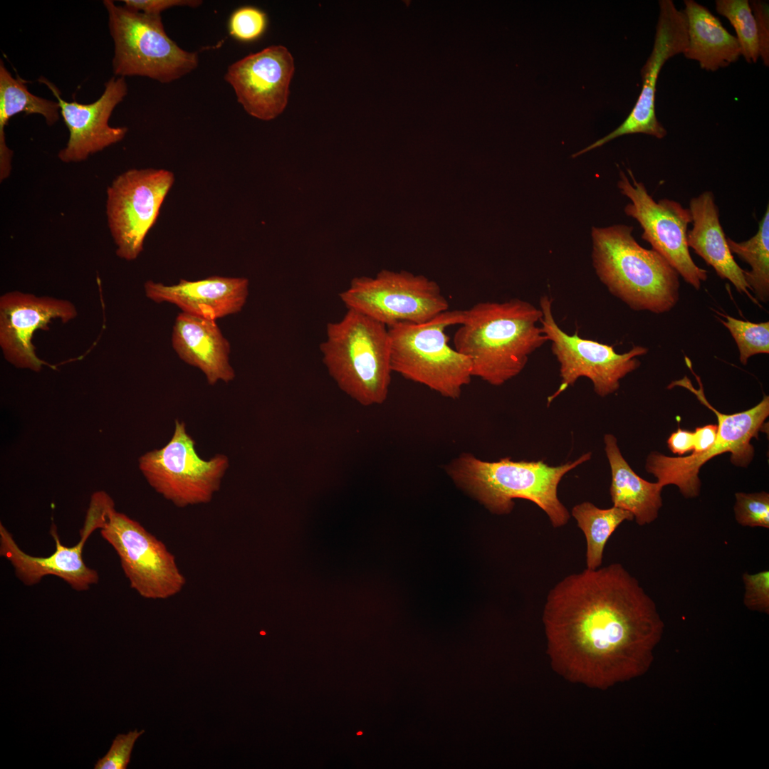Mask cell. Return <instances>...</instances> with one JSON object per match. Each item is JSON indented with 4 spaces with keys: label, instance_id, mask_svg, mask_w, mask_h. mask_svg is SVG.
I'll list each match as a JSON object with an SVG mask.
<instances>
[{
    "label": "cell",
    "instance_id": "cell-1",
    "mask_svg": "<svg viewBox=\"0 0 769 769\" xmlns=\"http://www.w3.org/2000/svg\"><path fill=\"white\" fill-rule=\"evenodd\" d=\"M543 622L553 669L600 689L644 674L664 629L654 600L617 563L562 579Z\"/></svg>",
    "mask_w": 769,
    "mask_h": 769
},
{
    "label": "cell",
    "instance_id": "cell-2",
    "mask_svg": "<svg viewBox=\"0 0 769 769\" xmlns=\"http://www.w3.org/2000/svg\"><path fill=\"white\" fill-rule=\"evenodd\" d=\"M542 313L528 301H483L464 310L454 348L468 357L473 377L500 386L518 375L529 357L548 340Z\"/></svg>",
    "mask_w": 769,
    "mask_h": 769
},
{
    "label": "cell",
    "instance_id": "cell-3",
    "mask_svg": "<svg viewBox=\"0 0 769 769\" xmlns=\"http://www.w3.org/2000/svg\"><path fill=\"white\" fill-rule=\"evenodd\" d=\"M591 458L582 454L573 461L557 466L543 461H513L506 457L496 461H482L463 454L447 467L448 474L489 511L506 514L514 506L513 499L532 501L548 516L554 528L564 526L570 513L558 496L563 477Z\"/></svg>",
    "mask_w": 769,
    "mask_h": 769
},
{
    "label": "cell",
    "instance_id": "cell-4",
    "mask_svg": "<svg viewBox=\"0 0 769 769\" xmlns=\"http://www.w3.org/2000/svg\"><path fill=\"white\" fill-rule=\"evenodd\" d=\"M633 227H592V260L601 282L634 310L661 314L679 300V275L656 251L641 246Z\"/></svg>",
    "mask_w": 769,
    "mask_h": 769
},
{
    "label": "cell",
    "instance_id": "cell-5",
    "mask_svg": "<svg viewBox=\"0 0 769 769\" xmlns=\"http://www.w3.org/2000/svg\"><path fill=\"white\" fill-rule=\"evenodd\" d=\"M322 359L338 387L362 406L382 404L391 382L390 339L383 323L354 309L329 323Z\"/></svg>",
    "mask_w": 769,
    "mask_h": 769
},
{
    "label": "cell",
    "instance_id": "cell-6",
    "mask_svg": "<svg viewBox=\"0 0 769 769\" xmlns=\"http://www.w3.org/2000/svg\"><path fill=\"white\" fill-rule=\"evenodd\" d=\"M464 310H446L422 324L388 327L392 372L441 396L458 399L472 376L469 358L449 345L446 329L461 325Z\"/></svg>",
    "mask_w": 769,
    "mask_h": 769
},
{
    "label": "cell",
    "instance_id": "cell-7",
    "mask_svg": "<svg viewBox=\"0 0 769 769\" xmlns=\"http://www.w3.org/2000/svg\"><path fill=\"white\" fill-rule=\"evenodd\" d=\"M117 77L141 76L169 83L191 73L198 54L180 48L166 33L161 15L135 11L105 0Z\"/></svg>",
    "mask_w": 769,
    "mask_h": 769
},
{
    "label": "cell",
    "instance_id": "cell-8",
    "mask_svg": "<svg viewBox=\"0 0 769 769\" xmlns=\"http://www.w3.org/2000/svg\"><path fill=\"white\" fill-rule=\"evenodd\" d=\"M195 445L184 422L176 420L169 441L139 459V469L149 484L177 507L210 502L229 467L226 456L202 459Z\"/></svg>",
    "mask_w": 769,
    "mask_h": 769
},
{
    "label": "cell",
    "instance_id": "cell-9",
    "mask_svg": "<svg viewBox=\"0 0 769 769\" xmlns=\"http://www.w3.org/2000/svg\"><path fill=\"white\" fill-rule=\"evenodd\" d=\"M354 309L387 328L399 323L422 324L449 310V303L434 281L407 271L382 270L375 278L357 277L340 294Z\"/></svg>",
    "mask_w": 769,
    "mask_h": 769
},
{
    "label": "cell",
    "instance_id": "cell-10",
    "mask_svg": "<svg viewBox=\"0 0 769 769\" xmlns=\"http://www.w3.org/2000/svg\"><path fill=\"white\" fill-rule=\"evenodd\" d=\"M100 533L117 554L130 587L140 596L164 600L182 591L186 579L174 555L140 523L116 511L113 501Z\"/></svg>",
    "mask_w": 769,
    "mask_h": 769
},
{
    "label": "cell",
    "instance_id": "cell-11",
    "mask_svg": "<svg viewBox=\"0 0 769 769\" xmlns=\"http://www.w3.org/2000/svg\"><path fill=\"white\" fill-rule=\"evenodd\" d=\"M540 309V328L551 342L561 379L558 389L548 397V404L581 377L592 382L597 395L604 397L614 393L619 389L620 380L640 366L637 357L648 352L647 347L637 345L619 354L612 345L580 337L577 330L573 335L566 333L554 319L552 300L548 295L541 297Z\"/></svg>",
    "mask_w": 769,
    "mask_h": 769
},
{
    "label": "cell",
    "instance_id": "cell-12",
    "mask_svg": "<svg viewBox=\"0 0 769 769\" xmlns=\"http://www.w3.org/2000/svg\"><path fill=\"white\" fill-rule=\"evenodd\" d=\"M174 183L164 169H131L118 175L107 189L106 214L116 254L136 259Z\"/></svg>",
    "mask_w": 769,
    "mask_h": 769
},
{
    "label": "cell",
    "instance_id": "cell-13",
    "mask_svg": "<svg viewBox=\"0 0 769 769\" xmlns=\"http://www.w3.org/2000/svg\"><path fill=\"white\" fill-rule=\"evenodd\" d=\"M632 180L620 170L617 187L631 203L624 207L625 214L635 219L643 229L642 238L652 249L659 253L683 279L699 290L701 282L708 278L707 271L693 261L687 244L689 224L692 222L689 209L679 202L661 199L656 202L642 182H637L630 169Z\"/></svg>",
    "mask_w": 769,
    "mask_h": 769
},
{
    "label": "cell",
    "instance_id": "cell-14",
    "mask_svg": "<svg viewBox=\"0 0 769 769\" xmlns=\"http://www.w3.org/2000/svg\"><path fill=\"white\" fill-rule=\"evenodd\" d=\"M113 499L104 491L94 493L90 498L85 521L80 530L79 541L73 546L62 544L56 526L52 524L50 534L55 542V551L48 556H33L25 553L12 534L0 523V555L8 560L16 577L26 585L39 583L47 575L62 579L76 591H85L97 584V571L86 565L83 553L91 534L100 529L106 508Z\"/></svg>",
    "mask_w": 769,
    "mask_h": 769
},
{
    "label": "cell",
    "instance_id": "cell-15",
    "mask_svg": "<svg viewBox=\"0 0 769 769\" xmlns=\"http://www.w3.org/2000/svg\"><path fill=\"white\" fill-rule=\"evenodd\" d=\"M659 13L652 51L641 70L642 88L639 98L625 120L614 130L572 155V157L601 147L613 139L634 133H643L658 139L667 132L655 113V94L661 68L670 58L684 53L688 46L687 19L673 1H659Z\"/></svg>",
    "mask_w": 769,
    "mask_h": 769
},
{
    "label": "cell",
    "instance_id": "cell-16",
    "mask_svg": "<svg viewBox=\"0 0 769 769\" xmlns=\"http://www.w3.org/2000/svg\"><path fill=\"white\" fill-rule=\"evenodd\" d=\"M294 72L293 56L286 47L278 45L232 63L224 78L248 114L268 121L286 109Z\"/></svg>",
    "mask_w": 769,
    "mask_h": 769
},
{
    "label": "cell",
    "instance_id": "cell-17",
    "mask_svg": "<svg viewBox=\"0 0 769 769\" xmlns=\"http://www.w3.org/2000/svg\"><path fill=\"white\" fill-rule=\"evenodd\" d=\"M77 315L72 303L47 296L12 291L0 298V346L5 359L14 366L39 372L53 366L36 353L33 337L38 330H48L52 320L67 323Z\"/></svg>",
    "mask_w": 769,
    "mask_h": 769
},
{
    "label": "cell",
    "instance_id": "cell-18",
    "mask_svg": "<svg viewBox=\"0 0 769 769\" xmlns=\"http://www.w3.org/2000/svg\"><path fill=\"white\" fill-rule=\"evenodd\" d=\"M56 98L60 114L69 131L66 147L58 157L65 163L78 162L89 156L121 141L128 131L126 127H111L109 119L115 108L127 94L124 77H112L105 83L104 91L95 102L82 104L67 102L59 90L44 77L38 79Z\"/></svg>",
    "mask_w": 769,
    "mask_h": 769
},
{
    "label": "cell",
    "instance_id": "cell-19",
    "mask_svg": "<svg viewBox=\"0 0 769 769\" xmlns=\"http://www.w3.org/2000/svg\"><path fill=\"white\" fill-rule=\"evenodd\" d=\"M249 287L246 278L219 276L181 279L173 285L148 281L144 285L146 296L154 302L169 303L182 312L213 320L239 313L246 303Z\"/></svg>",
    "mask_w": 769,
    "mask_h": 769
},
{
    "label": "cell",
    "instance_id": "cell-20",
    "mask_svg": "<svg viewBox=\"0 0 769 769\" xmlns=\"http://www.w3.org/2000/svg\"><path fill=\"white\" fill-rule=\"evenodd\" d=\"M172 344L179 357L199 369L209 384L234 379L230 343L216 320L181 312L174 323Z\"/></svg>",
    "mask_w": 769,
    "mask_h": 769
},
{
    "label": "cell",
    "instance_id": "cell-21",
    "mask_svg": "<svg viewBox=\"0 0 769 769\" xmlns=\"http://www.w3.org/2000/svg\"><path fill=\"white\" fill-rule=\"evenodd\" d=\"M689 210L693 227L687 232V244L711 266L721 279L728 280L741 293L746 294L761 307L752 296L743 271L736 262L728 247L719 219V209L711 191H705L691 199Z\"/></svg>",
    "mask_w": 769,
    "mask_h": 769
},
{
    "label": "cell",
    "instance_id": "cell-22",
    "mask_svg": "<svg viewBox=\"0 0 769 769\" xmlns=\"http://www.w3.org/2000/svg\"><path fill=\"white\" fill-rule=\"evenodd\" d=\"M685 362L694 375L699 388H695L686 376L681 380L673 381L667 388L671 389L675 386L686 388L692 392L703 405L711 410L714 407L705 396L701 378L694 372L691 362L688 357H685ZM743 412H747L754 420L757 427L755 439H758V433L761 431L769 415V397L765 395L758 404ZM703 453L691 454L686 456H669L654 451L648 455L645 469L656 478V482L663 488L667 485H675L684 497L696 498L699 496L701 488L699 471L708 461L703 459Z\"/></svg>",
    "mask_w": 769,
    "mask_h": 769
},
{
    "label": "cell",
    "instance_id": "cell-23",
    "mask_svg": "<svg viewBox=\"0 0 769 769\" xmlns=\"http://www.w3.org/2000/svg\"><path fill=\"white\" fill-rule=\"evenodd\" d=\"M688 46L683 53L708 71H716L737 61L741 46L719 19L706 7L694 0L684 1Z\"/></svg>",
    "mask_w": 769,
    "mask_h": 769
},
{
    "label": "cell",
    "instance_id": "cell-24",
    "mask_svg": "<svg viewBox=\"0 0 769 769\" xmlns=\"http://www.w3.org/2000/svg\"><path fill=\"white\" fill-rule=\"evenodd\" d=\"M605 450L611 469L610 493L613 506L630 512L639 525L654 521L662 506L659 483L649 482L639 476L621 454L616 437L607 434Z\"/></svg>",
    "mask_w": 769,
    "mask_h": 769
},
{
    "label": "cell",
    "instance_id": "cell-25",
    "mask_svg": "<svg viewBox=\"0 0 769 769\" xmlns=\"http://www.w3.org/2000/svg\"><path fill=\"white\" fill-rule=\"evenodd\" d=\"M24 113L27 116L39 114L48 125L59 119L60 107L57 101L47 100L31 93L25 82L15 78L0 61V179L7 178L11 169L13 152L6 146L4 129L15 115Z\"/></svg>",
    "mask_w": 769,
    "mask_h": 769
},
{
    "label": "cell",
    "instance_id": "cell-26",
    "mask_svg": "<svg viewBox=\"0 0 769 769\" xmlns=\"http://www.w3.org/2000/svg\"><path fill=\"white\" fill-rule=\"evenodd\" d=\"M571 514L585 536L586 565L590 570L601 566L605 545L617 527L624 520H634L627 511L615 506L600 508L589 501L575 505Z\"/></svg>",
    "mask_w": 769,
    "mask_h": 769
},
{
    "label": "cell",
    "instance_id": "cell-27",
    "mask_svg": "<svg viewBox=\"0 0 769 769\" xmlns=\"http://www.w3.org/2000/svg\"><path fill=\"white\" fill-rule=\"evenodd\" d=\"M731 252L748 263L751 270L743 271L744 278L758 301L769 300V206L759 221L757 233L750 239L737 242L727 237Z\"/></svg>",
    "mask_w": 769,
    "mask_h": 769
},
{
    "label": "cell",
    "instance_id": "cell-28",
    "mask_svg": "<svg viewBox=\"0 0 769 769\" xmlns=\"http://www.w3.org/2000/svg\"><path fill=\"white\" fill-rule=\"evenodd\" d=\"M716 11L733 26L741 56L748 63H756L759 44L756 23L748 0H716Z\"/></svg>",
    "mask_w": 769,
    "mask_h": 769
},
{
    "label": "cell",
    "instance_id": "cell-29",
    "mask_svg": "<svg viewBox=\"0 0 769 769\" xmlns=\"http://www.w3.org/2000/svg\"><path fill=\"white\" fill-rule=\"evenodd\" d=\"M726 320L718 318L729 330L738 351L739 360L746 365L748 359L757 354L769 353V322L752 323L717 312Z\"/></svg>",
    "mask_w": 769,
    "mask_h": 769
},
{
    "label": "cell",
    "instance_id": "cell-30",
    "mask_svg": "<svg viewBox=\"0 0 769 769\" xmlns=\"http://www.w3.org/2000/svg\"><path fill=\"white\" fill-rule=\"evenodd\" d=\"M268 26L266 14L254 6L236 9L229 20L230 35L239 41L253 42L260 38Z\"/></svg>",
    "mask_w": 769,
    "mask_h": 769
},
{
    "label": "cell",
    "instance_id": "cell-31",
    "mask_svg": "<svg viewBox=\"0 0 769 769\" xmlns=\"http://www.w3.org/2000/svg\"><path fill=\"white\" fill-rule=\"evenodd\" d=\"M736 521L743 526L769 528V494L765 491L735 494Z\"/></svg>",
    "mask_w": 769,
    "mask_h": 769
},
{
    "label": "cell",
    "instance_id": "cell-32",
    "mask_svg": "<svg viewBox=\"0 0 769 769\" xmlns=\"http://www.w3.org/2000/svg\"><path fill=\"white\" fill-rule=\"evenodd\" d=\"M144 730L130 731L119 734L113 740L108 752L95 765V769H125L130 763V755L137 739Z\"/></svg>",
    "mask_w": 769,
    "mask_h": 769
},
{
    "label": "cell",
    "instance_id": "cell-33",
    "mask_svg": "<svg viewBox=\"0 0 769 769\" xmlns=\"http://www.w3.org/2000/svg\"><path fill=\"white\" fill-rule=\"evenodd\" d=\"M742 579L745 587L743 603L746 607L753 611L768 614V570H763L755 574L745 572Z\"/></svg>",
    "mask_w": 769,
    "mask_h": 769
},
{
    "label": "cell",
    "instance_id": "cell-34",
    "mask_svg": "<svg viewBox=\"0 0 769 769\" xmlns=\"http://www.w3.org/2000/svg\"><path fill=\"white\" fill-rule=\"evenodd\" d=\"M757 28L759 56L765 66H769V9L768 4L763 1L750 3Z\"/></svg>",
    "mask_w": 769,
    "mask_h": 769
},
{
    "label": "cell",
    "instance_id": "cell-35",
    "mask_svg": "<svg viewBox=\"0 0 769 769\" xmlns=\"http://www.w3.org/2000/svg\"><path fill=\"white\" fill-rule=\"evenodd\" d=\"M124 6L131 10L150 15L161 13L175 6L197 8L202 1L199 0H124Z\"/></svg>",
    "mask_w": 769,
    "mask_h": 769
},
{
    "label": "cell",
    "instance_id": "cell-36",
    "mask_svg": "<svg viewBox=\"0 0 769 769\" xmlns=\"http://www.w3.org/2000/svg\"><path fill=\"white\" fill-rule=\"evenodd\" d=\"M669 449L672 453L683 455L694 449V431L679 428L667 440Z\"/></svg>",
    "mask_w": 769,
    "mask_h": 769
},
{
    "label": "cell",
    "instance_id": "cell-37",
    "mask_svg": "<svg viewBox=\"0 0 769 769\" xmlns=\"http://www.w3.org/2000/svg\"><path fill=\"white\" fill-rule=\"evenodd\" d=\"M357 734H359V735H360V734H362V733H361V732H359V733H357Z\"/></svg>",
    "mask_w": 769,
    "mask_h": 769
}]
</instances>
